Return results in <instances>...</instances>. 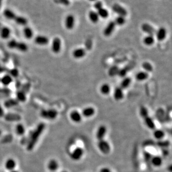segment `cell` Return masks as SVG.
I'll list each match as a JSON object with an SVG mask.
<instances>
[{"instance_id":"1","label":"cell","mask_w":172,"mask_h":172,"mask_svg":"<svg viewBox=\"0 0 172 172\" xmlns=\"http://www.w3.org/2000/svg\"><path fill=\"white\" fill-rule=\"evenodd\" d=\"M45 128V124L43 123H40L37 125V126L35 130L34 131L32 134L30 141L27 146V149L28 151H31L34 149L39 137L43 134Z\"/></svg>"},{"instance_id":"2","label":"cell","mask_w":172,"mask_h":172,"mask_svg":"<svg viewBox=\"0 0 172 172\" xmlns=\"http://www.w3.org/2000/svg\"><path fill=\"white\" fill-rule=\"evenodd\" d=\"M40 115L44 119L53 120L58 117V112L55 109H43L40 112Z\"/></svg>"},{"instance_id":"3","label":"cell","mask_w":172,"mask_h":172,"mask_svg":"<svg viewBox=\"0 0 172 172\" xmlns=\"http://www.w3.org/2000/svg\"><path fill=\"white\" fill-rule=\"evenodd\" d=\"M98 148L100 152L105 155L109 154L111 150V147L109 143L105 139L98 141Z\"/></svg>"},{"instance_id":"4","label":"cell","mask_w":172,"mask_h":172,"mask_svg":"<svg viewBox=\"0 0 172 172\" xmlns=\"http://www.w3.org/2000/svg\"><path fill=\"white\" fill-rule=\"evenodd\" d=\"M84 154V151L83 148L77 147L74 149L70 154V157L72 160L74 161H78L81 159Z\"/></svg>"},{"instance_id":"5","label":"cell","mask_w":172,"mask_h":172,"mask_svg":"<svg viewBox=\"0 0 172 172\" xmlns=\"http://www.w3.org/2000/svg\"><path fill=\"white\" fill-rule=\"evenodd\" d=\"M61 49V40L60 39L56 37L52 42L51 50L55 54H58L60 53Z\"/></svg>"},{"instance_id":"6","label":"cell","mask_w":172,"mask_h":172,"mask_svg":"<svg viewBox=\"0 0 172 172\" xmlns=\"http://www.w3.org/2000/svg\"><path fill=\"white\" fill-rule=\"evenodd\" d=\"M107 133V127L104 125H101L98 128L95 136L98 141L104 139L105 136Z\"/></svg>"},{"instance_id":"7","label":"cell","mask_w":172,"mask_h":172,"mask_svg":"<svg viewBox=\"0 0 172 172\" xmlns=\"http://www.w3.org/2000/svg\"><path fill=\"white\" fill-rule=\"evenodd\" d=\"M112 10L119 16L125 17L128 14L127 10L118 3H115L114 5H113L112 7Z\"/></svg>"},{"instance_id":"8","label":"cell","mask_w":172,"mask_h":172,"mask_svg":"<svg viewBox=\"0 0 172 172\" xmlns=\"http://www.w3.org/2000/svg\"><path fill=\"white\" fill-rule=\"evenodd\" d=\"M70 118L74 123L79 124L83 120V116L78 110H73L70 114Z\"/></svg>"},{"instance_id":"9","label":"cell","mask_w":172,"mask_h":172,"mask_svg":"<svg viewBox=\"0 0 172 172\" xmlns=\"http://www.w3.org/2000/svg\"><path fill=\"white\" fill-rule=\"evenodd\" d=\"M75 19L72 15H69L66 17L65 20V26L67 29L72 30L75 26Z\"/></svg>"},{"instance_id":"10","label":"cell","mask_w":172,"mask_h":172,"mask_svg":"<svg viewBox=\"0 0 172 172\" xmlns=\"http://www.w3.org/2000/svg\"><path fill=\"white\" fill-rule=\"evenodd\" d=\"M115 23L114 21H110L104 30V35L105 36H110L115 28Z\"/></svg>"},{"instance_id":"11","label":"cell","mask_w":172,"mask_h":172,"mask_svg":"<svg viewBox=\"0 0 172 172\" xmlns=\"http://www.w3.org/2000/svg\"><path fill=\"white\" fill-rule=\"evenodd\" d=\"M35 43L39 46H46L49 43V39L44 35H38L35 38Z\"/></svg>"},{"instance_id":"12","label":"cell","mask_w":172,"mask_h":172,"mask_svg":"<svg viewBox=\"0 0 172 172\" xmlns=\"http://www.w3.org/2000/svg\"><path fill=\"white\" fill-rule=\"evenodd\" d=\"M81 114L83 117L86 118H91L95 114V109L93 107L88 106L83 109Z\"/></svg>"},{"instance_id":"13","label":"cell","mask_w":172,"mask_h":172,"mask_svg":"<svg viewBox=\"0 0 172 172\" xmlns=\"http://www.w3.org/2000/svg\"><path fill=\"white\" fill-rule=\"evenodd\" d=\"M124 97L123 90L120 87H117L115 88L113 93V97L116 101H120L123 100Z\"/></svg>"},{"instance_id":"14","label":"cell","mask_w":172,"mask_h":172,"mask_svg":"<svg viewBox=\"0 0 172 172\" xmlns=\"http://www.w3.org/2000/svg\"><path fill=\"white\" fill-rule=\"evenodd\" d=\"M142 29L144 33H146L149 35L153 36L156 33L155 29L150 24L147 23H144L142 25Z\"/></svg>"},{"instance_id":"15","label":"cell","mask_w":172,"mask_h":172,"mask_svg":"<svg viewBox=\"0 0 172 172\" xmlns=\"http://www.w3.org/2000/svg\"><path fill=\"white\" fill-rule=\"evenodd\" d=\"M86 55V50L85 49L79 48L75 49L72 52V56L75 59H81L84 58Z\"/></svg>"},{"instance_id":"16","label":"cell","mask_w":172,"mask_h":172,"mask_svg":"<svg viewBox=\"0 0 172 172\" xmlns=\"http://www.w3.org/2000/svg\"><path fill=\"white\" fill-rule=\"evenodd\" d=\"M155 35L158 40L160 41H163L167 36V30L164 27H160L157 31H156Z\"/></svg>"},{"instance_id":"17","label":"cell","mask_w":172,"mask_h":172,"mask_svg":"<svg viewBox=\"0 0 172 172\" xmlns=\"http://www.w3.org/2000/svg\"><path fill=\"white\" fill-rule=\"evenodd\" d=\"M4 118L6 121L9 122L13 121H19L21 120V117L16 114H12L9 113L6 115H5Z\"/></svg>"},{"instance_id":"18","label":"cell","mask_w":172,"mask_h":172,"mask_svg":"<svg viewBox=\"0 0 172 172\" xmlns=\"http://www.w3.org/2000/svg\"><path fill=\"white\" fill-rule=\"evenodd\" d=\"M47 169L52 172H55L57 171L59 167V164L58 162L55 159H51L48 162L47 165Z\"/></svg>"},{"instance_id":"19","label":"cell","mask_w":172,"mask_h":172,"mask_svg":"<svg viewBox=\"0 0 172 172\" xmlns=\"http://www.w3.org/2000/svg\"><path fill=\"white\" fill-rule=\"evenodd\" d=\"M5 165L7 170H8L9 171H11L15 169L16 166V162L14 159L9 158L6 161Z\"/></svg>"},{"instance_id":"20","label":"cell","mask_w":172,"mask_h":172,"mask_svg":"<svg viewBox=\"0 0 172 172\" xmlns=\"http://www.w3.org/2000/svg\"><path fill=\"white\" fill-rule=\"evenodd\" d=\"M148 77H149V73L144 71L138 72L135 74V76L136 80L140 82L146 81L148 78Z\"/></svg>"},{"instance_id":"21","label":"cell","mask_w":172,"mask_h":172,"mask_svg":"<svg viewBox=\"0 0 172 172\" xmlns=\"http://www.w3.org/2000/svg\"><path fill=\"white\" fill-rule=\"evenodd\" d=\"M144 123L146 125V126L150 129V130H154L155 129V124L154 121V120H153V118H151L150 116H148L146 118H143Z\"/></svg>"},{"instance_id":"22","label":"cell","mask_w":172,"mask_h":172,"mask_svg":"<svg viewBox=\"0 0 172 172\" xmlns=\"http://www.w3.org/2000/svg\"><path fill=\"white\" fill-rule=\"evenodd\" d=\"M11 35V30L8 27H2L0 30V35L2 39H7Z\"/></svg>"},{"instance_id":"23","label":"cell","mask_w":172,"mask_h":172,"mask_svg":"<svg viewBox=\"0 0 172 172\" xmlns=\"http://www.w3.org/2000/svg\"><path fill=\"white\" fill-rule=\"evenodd\" d=\"M153 135L155 139L158 140H162L164 136H165V133L163 130L161 129H154L153 132Z\"/></svg>"},{"instance_id":"24","label":"cell","mask_w":172,"mask_h":172,"mask_svg":"<svg viewBox=\"0 0 172 172\" xmlns=\"http://www.w3.org/2000/svg\"><path fill=\"white\" fill-rule=\"evenodd\" d=\"M151 163L156 167H159L162 165L163 163V159L162 158L158 155H155L152 156L151 158Z\"/></svg>"},{"instance_id":"25","label":"cell","mask_w":172,"mask_h":172,"mask_svg":"<svg viewBox=\"0 0 172 172\" xmlns=\"http://www.w3.org/2000/svg\"><path fill=\"white\" fill-rule=\"evenodd\" d=\"M111 87L108 83H103L100 87V92L103 95H108L110 93Z\"/></svg>"},{"instance_id":"26","label":"cell","mask_w":172,"mask_h":172,"mask_svg":"<svg viewBox=\"0 0 172 172\" xmlns=\"http://www.w3.org/2000/svg\"><path fill=\"white\" fill-rule=\"evenodd\" d=\"M3 14L6 18L9 20H14V19L16 16V15L15 14V12L9 9L5 10L3 12Z\"/></svg>"},{"instance_id":"27","label":"cell","mask_w":172,"mask_h":172,"mask_svg":"<svg viewBox=\"0 0 172 172\" xmlns=\"http://www.w3.org/2000/svg\"><path fill=\"white\" fill-rule=\"evenodd\" d=\"M131 83V79L129 77H124L121 83V86H119L123 90L128 88Z\"/></svg>"},{"instance_id":"28","label":"cell","mask_w":172,"mask_h":172,"mask_svg":"<svg viewBox=\"0 0 172 172\" xmlns=\"http://www.w3.org/2000/svg\"><path fill=\"white\" fill-rule=\"evenodd\" d=\"M89 18L90 20L94 24L97 23L99 20V16L97 12L94 11H90L89 13Z\"/></svg>"},{"instance_id":"29","label":"cell","mask_w":172,"mask_h":172,"mask_svg":"<svg viewBox=\"0 0 172 172\" xmlns=\"http://www.w3.org/2000/svg\"><path fill=\"white\" fill-rule=\"evenodd\" d=\"M24 35L27 39H31L34 36V32L33 30L31 27H24L23 30Z\"/></svg>"},{"instance_id":"30","label":"cell","mask_w":172,"mask_h":172,"mask_svg":"<svg viewBox=\"0 0 172 172\" xmlns=\"http://www.w3.org/2000/svg\"><path fill=\"white\" fill-rule=\"evenodd\" d=\"M15 22L18 25L21 26H26L27 24V20L25 18L21 16H16L14 19Z\"/></svg>"},{"instance_id":"31","label":"cell","mask_w":172,"mask_h":172,"mask_svg":"<svg viewBox=\"0 0 172 172\" xmlns=\"http://www.w3.org/2000/svg\"><path fill=\"white\" fill-rule=\"evenodd\" d=\"M154 41H155L154 37L152 35H148L147 36L144 37L143 39L144 44L147 46H152L154 43Z\"/></svg>"},{"instance_id":"32","label":"cell","mask_w":172,"mask_h":172,"mask_svg":"<svg viewBox=\"0 0 172 172\" xmlns=\"http://www.w3.org/2000/svg\"><path fill=\"white\" fill-rule=\"evenodd\" d=\"M12 82V77L10 76V75H8V74L4 75L1 79V82L2 83V84H3L5 86H9V84L11 83Z\"/></svg>"},{"instance_id":"33","label":"cell","mask_w":172,"mask_h":172,"mask_svg":"<svg viewBox=\"0 0 172 172\" xmlns=\"http://www.w3.org/2000/svg\"><path fill=\"white\" fill-rule=\"evenodd\" d=\"M16 49L18 50H19L20 52H26L28 50V46H27V44L25 43H24L23 42H18L17 41Z\"/></svg>"},{"instance_id":"34","label":"cell","mask_w":172,"mask_h":172,"mask_svg":"<svg viewBox=\"0 0 172 172\" xmlns=\"http://www.w3.org/2000/svg\"><path fill=\"white\" fill-rule=\"evenodd\" d=\"M16 97H17V101H20L22 102L26 101V97L25 91H24V90L18 91L17 92Z\"/></svg>"},{"instance_id":"35","label":"cell","mask_w":172,"mask_h":172,"mask_svg":"<svg viewBox=\"0 0 172 172\" xmlns=\"http://www.w3.org/2000/svg\"><path fill=\"white\" fill-rule=\"evenodd\" d=\"M142 68L144 69V71L148 73L149 72H152L153 71V65H152V64L148 62H145L142 64Z\"/></svg>"},{"instance_id":"36","label":"cell","mask_w":172,"mask_h":172,"mask_svg":"<svg viewBox=\"0 0 172 172\" xmlns=\"http://www.w3.org/2000/svg\"><path fill=\"white\" fill-rule=\"evenodd\" d=\"M99 18H107L109 16V12L108 11L105 9H104L103 7H102V9L98 10L97 12Z\"/></svg>"},{"instance_id":"37","label":"cell","mask_w":172,"mask_h":172,"mask_svg":"<svg viewBox=\"0 0 172 172\" xmlns=\"http://www.w3.org/2000/svg\"><path fill=\"white\" fill-rule=\"evenodd\" d=\"M16 133L18 135H22L25 133V128L24 126L21 124H17L16 126Z\"/></svg>"},{"instance_id":"38","label":"cell","mask_w":172,"mask_h":172,"mask_svg":"<svg viewBox=\"0 0 172 172\" xmlns=\"http://www.w3.org/2000/svg\"><path fill=\"white\" fill-rule=\"evenodd\" d=\"M139 115L143 119L149 116L148 109L145 106H142L139 109Z\"/></svg>"},{"instance_id":"39","label":"cell","mask_w":172,"mask_h":172,"mask_svg":"<svg viewBox=\"0 0 172 172\" xmlns=\"http://www.w3.org/2000/svg\"><path fill=\"white\" fill-rule=\"evenodd\" d=\"M114 22L115 23V25H117L119 26H122L125 24V23L126 22V20H125V17L118 16L116 18H115Z\"/></svg>"},{"instance_id":"40","label":"cell","mask_w":172,"mask_h":172,"mask_svg":"<svg viewBox=\"0 0 172 172\" xmlns=\"http://www.w3.org/2000/svg\"><path fill=\"white\" fill-rule=\"evenodd\" d=\"M17 104H18L17 100L12 99V100L6 101L5 102V106L7 108H9V107H13V106H15L17 105Z\"/></svg>"},{"instance_id":"41","label":"cell","mask_w":172,"mask_h":172,"mask_svg":"<svg viewBox=\"0 0 172 172\" xmlns=\"http://www.w3.org/2000/svg\"><path fill=\"white\" fill-rule=\"evenodd\" d=\"M119 69H118V68H117L116 67H112L110 69H109V72L108 74L111 77H113L114 75H116L118 74V72H119Z\"/></svg>"},{"instance_id":"42","label":"cell","mask_w":172,"mask_h":172,"mask_svg":"<svg viewBox=\"0 0 172 172\" xmlns=\"http://www.w3.org/2000/svg\"><path fill=\"white\" fill-rule=\"evenodd\" d=\"M17 41L15 39H12L9 40L7 44V46L10 49H16V45H17Z\"/></svg>"},{"instance_id":"43","label":"cell","mask_w":172,"mask_h":172,"mask_svg":"<svg viewBox=\"0 0 172 172\" xmlns=\"http://www.w3.org/2000/svg\"><path fill=\"white\" fill-rule=\"evenodd\" d=\"M9 74L11 75L10 76H12V77H17L19 74V72L17 69L14 68V69L10 70Z\"/></svg>"},{"instance_id":"44","label":"cell","mask_w":172,"mask_h":172,"mask_svg":"<svg viewBox=\"0 0 172 172\" xmlns=\"http://www.w3.org/2000/svg\"><path fill=\"white\" fill-rule=\"evenodd\" d=\"M95 9L97 10H99L103 7V3L100 1H96L94 3Z\"/></svg>"},{"instance_id":"45","label":"cell","mask_w":172,"mask_h":172,"mask_svg":"<svg viewBox=\"0 0 172 172\" xmlns=\"http://www.w3.org/2000/svg\"><path fill=\"white\" fill-rule=\"evenodd\" d=\"M55 2L61 3L65 6H69L70 4V2L69 0H55Z\"/></svg>"},{"instance_id":"46","label":"cell","mask_w":172,"mask_h":172,"mask_svg":"<svg viewBox=\"0 0 172 172\" xmlns=\"http://www.w3.org/2000/svg\"><path fill=\"white\" fill-rule=\"evenodd\" d=\"M158 145H159L160 146H162V147H166V146L169 145V141H160L158 143Z\"/></svg>"},{"instance_id":"47","label":"cell","mask_w":172,"mask_h":172,"mask_svg":"<svg viewBox=\"0 0 172 172\" xmlns=\"http://www.w3.org/2000/svg\"><path fill=\"white\" fill-rule=\"evenodd\" d=\"M126 73L127 71H125V69H119V72H118V75H119V76H121V77L124 78V77L126 75Z\"/></svg>"},{"instance_id":"48","label":"cell","mask_w":172,"mask_h":172,"mask_svg":"<svg viewBox=\"0 0 172 172\" xmlns=\"http://www.w3.org/2000/svg\"><path fill=\"white\" fill-rule=\"evenodd\" d=\"M144 158H145L146 160H148V161L150 160H151V158H152V156L150 155V154H149V153H148V152L144 153Z\"/></svg>"},{"instance_id":"49","label":"cell","mask_w":172,"mask_h":172,"mask_svg":"<svg viewBox=\"0 0 172 172\" xmlns=\"http://www.w3.org/2000/svg\"><path fill=\"white\" fill-rule=\"evenodd\" d=\"M99 172H112V171L108 168H106V167H104V168H102Z\"/></svg>"},{"instance_id":"50","label":"cell","mask_w":172,"mask_h":172,"mask_svg":"<svg viewBox=\"0 0 172 172\" xmlns=\"http://www.w3.org/2000/svg\"><path fill=\"white\" fill-rule=\"evenodd\" d=\"M5 116V111L0 105V118H3Z\"/></svg>"},{"instance_id":"51","label":"cell","mask_w":172,"mask_h":172,"mask_svg":"<svg viewBox=\"0 0 172 172\" xmlns=\"http://www.w3.org/2000/svg\"><path fill=\"white\" fill-rule=\"evenodd\" d=\"M2 3V0H0V9H1V8Z\"/></svg>"},{"instance_id":"52","label":"cell","mask_w":172,"mask_h":172,"mask_svg":"<svg viewBox=\"0 0 172 172\" xmlns=\"http://www.w3.org/2000/svg\"><path fill=\"white\" fill-rule=\"evenodd\" d=\"M9 172H19L18 171H16V170H13V171H9Z\"/></svg>"},{"instance_id":"53","label":"cell","mask_w":172,"mask_h":172,"mask_svg":"<svg viewBox=\"0 0 172 172\" xmlns=\"http://www.w3.org/2000/svg\"><path fill=\"white\" fill-rule=\"evenodd\" d=\"M2 27V25H1V24L0 23V30H1V29Z\"/></svg>"},{"instance_id":"54","label":"cell","mask_w":172,"mask_h":172,"mask_svg":"<svg viewBox=\"0 0 172 172\" xmlns=\"http://www.w3.org/2000/svg\"><path fill=\"white\" fill-rule=\"evenodd\" d=\"M89 1H95L96 0H89Z\"/></svg>"},{"instance_id":"55","label":"cell","mask_w":172,"mask_h":172,"mask_svg":"<svg viewBox=\"0 0 172 172\" xmlns=\"http://www.w3.org/2000/svg\"><path fill=\"white\" fill-rule=\"evenodd\" d=\"M1 133H2V132H1V130H0V135H1Z\"/></svg>"},{"instance_id":"56","label":"cell","mask_w":172,"mask_h":172,"mask_svg":"<svg viewBox=\"0 0 172 172\" xmlns=\"http://www.w3.org/2000/svg\"><path fill=\"white\" fill-rule=\"evenodd\" d=\"M67 172V171H62V172Z\"/></svg>"}]
</instances>
